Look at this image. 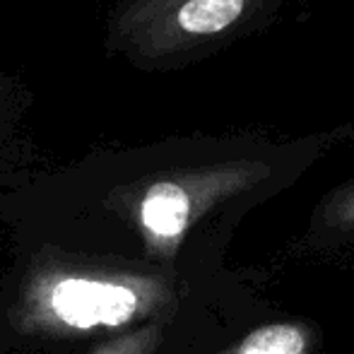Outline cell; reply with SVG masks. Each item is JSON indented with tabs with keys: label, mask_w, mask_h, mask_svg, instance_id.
I'll return each mask as SVG.
<instances>
[{
	"label": "cell",
	"mask_w": 354,
	"mask_h": 354,
	"mask_svg": "<svg viewBox=\"0 0 354 354\" xmlns=\"http://www.w3.org/2000/svg\"><path fill=\"white\" fill-rule=\"evenodd\" d=\"M222 354H311V330L301 323H270Z\"/></svg>",
	"instance_id": "277c9868"
},
{
	"label": "cell",
	"mask_w": 354,
	"mask_h": 354,
	"mask_svg": "<svg viewBox=\"0 0 354 354\" xmlns=\"http://www.w3.org/2000/svg\"><path fill=\"white\" fill-rule=\"evenodd\" d=\"M330 222L337 224H347V227H354V186H347L328 203L326 207Z\"/></svg>",
	"instance_id": "8992f818"
},
{
	"label": "cell",
	"mask_w": 354,
	"mask_h": 354,
	"mask_svg": "<svg viewBox=\"0 0 354 354\" xmlns=\"http://www.w3.org/2000/svg\"><path fill=\"white\" fill-rule=\"evenodd\" d=\"M171 301V287L157 275L44 261L19 289L15 321L24 333L48 337L131 330Z\"/></svg>",
	"instance_id": "6da1fadb"
},
{
	"label": "cell",
	"mask_w": 354,
	"mask_h": 354,
	"mask_svg": "<svg viewBox=\"0 0 354 354\" xmlns=\"http://www.w3.org/2000/svg\"><path fill=\"white\" fill-rule=\"evenodd\" d=\"M277 171V149L251 138L246 147H236L181 176L149 183L138 203V227L145 243L152 253L169 258L203 214L256 193L275 181Z\"/></svg>",
	"instance_id": "7a4b0ae2"
},
{
	"label": "cell",
	"mask_w": 354,
	"mask_h": 354,
	"mask_svg": "<svg viewBox=\"0 0 354 354\" xmlns=\"http://www.w3.org/2000/svg\"><path fill=\"white\" fill-rule=\"evenodd\" d=\"M282 5L284 0H164L162 48L188 56L214 51L261 34L277 19Z\"/></svg>",
	"instance_id": "3957f363"
},
{
	"label": "cell",
	"mask_w": 354,
	"mask_h": 354,
	"mask_svg": "<svg viewBox=\"0 0 354 354\" xmlns=\"http://www.w3.org/2000/svg\"><path fill=\"white\" fill-rule=\"evenodd\" d=\"M164 337V323L162 321H149L145 326L123 330L121 335L111 337L104 345L89 354H154L157 347L162 345Z\"/></svg>",
	"instance_id": "5b68a950"
}]
</instances>
